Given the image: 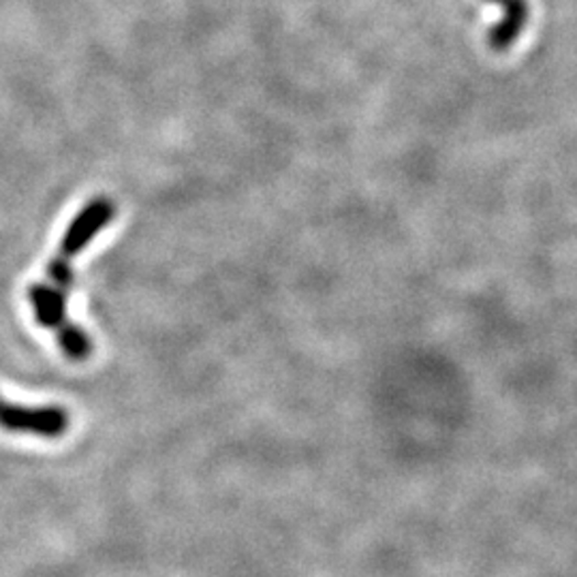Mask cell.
I'll list each match as a JSON object with an SVG mask.
<instances>
[{"label":"cell","instance_id":"5","mask_svg":"<svg viewBox=\"0 0 577 577\" xmlns=\"http://www.w3.org/2000/svg\"><path fill=\"white\" fill-rule=\"evenodd\" d=\"M56 336H58L61 351L72 361H86L95 351L92 338L79 325L72 324V322L61 325L56 329Z\"/></svg>","mask_w":577,"mask_h":577},{"label":"cell","instance_id":"4","mask_svg":"<svg viewBox=\"0 0 577 577\" xmlns=\"http://www.w3.org/2000/svg\"><path fill=\"white\" fill-rule=\"evenodd\" d=\"M29 302L33 306L36 324L45 329H58L67 319V293L54 285L36 283L29 287Z\"/></svg>","mask_w":577,"mask_h":577},{"label":"cell","instance_id":"2","mask_svg":"<svg viewBox=\"0 0 577 577\" xmlns=\"http://www.w3.org/2000/svg\"><path fill=\"white\" fill-rule=\"evenodd\" d=\"M116 217V204L108 197H97L88 202L77 217L73 218L61 240V251L58 254L69 259L81 253L97 236L101 229H106L111 218Z\"/></svg>","mask_w":577,"mask_h":577},{"label":"cell","instance_id":"6","mask_svg":"<svg viewBox=\"0 0 577 577\" xmlns=\"http://www.w3.org/2000/svg\"><path fill=\"white\" fill-rule=\"evenodd\" d=\"M47 276L52 281V285L61 288L63 293H69L75 287V272H73L72 261L56 254L50 263H47Z\"/></svg>","mask_w":577,"mask_h":577},{"label":"cell","instance_id":"1","mask_svg":"<svg viewBox=\"0 0 577 577\" xmlns=\"http://www.w3.org/2000/svg\"><path fill=\"white\" fill-rule=\"evenodd\" d=\"M72 426V417L63 406H24L0 398V428L7 433L31 434L41 438H61Z\"/></svg>","mask_w":577,"mask_h":577},{"label":"cell","instance_id":"3","mask_svg":"<svg viewBox=\"0 0 577 577\" xmlns=\"http://www.w3.org/2000/svg\"><path fill=\"white\" fill-rule=\"evenodd\" d=\"M497 7L503 9V20L490 31L488 35V43L492 50L497 52H505L509 50L529 24V2L526 0H488Z\"/></svg>","mask_w":577,"mask_h":577}]
</instances>
